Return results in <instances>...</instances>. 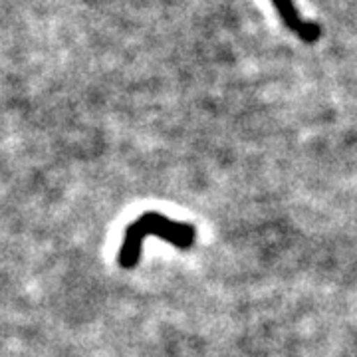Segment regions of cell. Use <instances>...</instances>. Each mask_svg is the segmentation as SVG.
<instances>
[{
    "instance_id": "6da1fadb",
    "label": "cell",
    "mask_w": 357,
    "mask_h": 357,
    "mask_svg": "<svg viewBox=\"0 0 357 357\" xmlns=\"http://www.w3.org/2000/svg\"><path fill=\"white\" fill-rule=\"evenodd\" d=\"M276 10L280 13L282 20L286 22V26L294 30L300 38H304L306 42H314L319 36V28L316 24H307L300 18V14L294 6V0H272Z\"/></svg>"
}]
</instances>
